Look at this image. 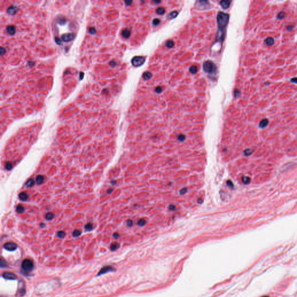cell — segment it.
<instances>
[{
    "label": "cell",
    "instance_id": "6da1fadb",
    "mask_svg": "<svg viewBox=\"0 0 297 297\" xmlns=\"http://www.w3.org/2000/svg\"><path fill=\"white\" fill-rule=\"evenodd\" d=\"M218 32L216 35V41H223L224 40L225 30L229 19V15L223 12H219L217 15Z\"/></svg>",
    "mask_w": 297,
    "mask_h": 297
},
{
    "label": "cell",
    "instance_id": "7a4b0ae2",
    "mask_svg": "<svg viewBox=\"0 0 297 297\" xmlns=\"http://www.w3.org/2000/svg\"><path fill=\"white\" fill-rule=\"evenodd\" d=\"M203 70L209 74H214L217 70V67L212 61L207 60L203 63Z\"/></svg>",
    "mask_w": 297,
    "mask_h": 297
},
{
    "label": "cell",
    "instance_id": "3957f363",
    "mask_svg": "<svg viewBox=\"0 0 297 297\" xmlns=\"http://www.w3.org/2000/svg\"><path fill=\"white\" fill-rule=\"evenodd\" d=\"M21 267H22V270L24 272L27 273H30V272L33 271L34 269V264L33 261L30 259H28L23 260V261L22 262Z\"/></svg>",
    "mask_w": 297,
    "mask_h": 297
},
{
    "label": "cell",
    "instance_id": "277c9868",
    "mask_svg": "<svg viewBox=\"0 0 297 297\" xmlns=\"http://www.w3.org/2000/svg\"><path fill=\"white\" fill-rule=\"evenodd\" d=\"M146 57L143 56H136L132 59L131 63L134 67H140L144 64Z\"/></svg>",
    "mask_w": 297,
    "mask_h": 297
},
{
    "label": "cell",
    "instance_id": "5b68a950",
    "mask_svg": "<svg viewBox=\"0 0 297 297\" xmlns=\"http://www.w3.org/2000/svg\"><path fill=\"white\" fill-rule=\"evenodd\" d=\"M75 38V34L73 33H65L62 35V40L64 42H70L73 41Z\"/></svg>",
    "mask_w": 297,
    "mask_h": 297
},
{
    "label": "cell",
    "instance_id": "8992f818",
    "mask_svg": "<svg viewBox=\"0 0 297 297\" xmlns=\"http://www.w3.org/2000/svg\"><path fill=\"white\" fill-rule=\"evenodd\" d=\"M4 247L5 250H8V251H15L17 248L18 246H17L16 244L13 243V242H8V243H5V244H4Z\"/></svg>",
    "mask_w": 297,
    "mask_h": 297
},
{
    "label": "cell",
    "instance_id": "52a82bcc",
    "mask_svg": "<svg viewBox=\"0 0 297 297\" xmlns=\"http://www.w3.org/2000/svg\"><path fill=\"white\" fill-rule=\"evenodd\" d=\"M196 3L197 4L198 9H201L202 10H204L205 9L209 8L207 7V6H210L208 2L207 1H198L197 2H196Z\"/></svg>",
    "mask_w": 297,
    "mask_h": 297
},
{
    "label": "cell",
    "instance_id": "ba28073f",
    "mask_svg": "<svg viewBox=\"0 0 297 297\" xmlns=\"http://www.w3.org/2000/svg\"><path fill=\"white\" fill-rule=\"evenodd\" d=\"M2 276L4 278H5V279L12 280H16L17 278V276L16 274H13V273L8 272H4L3 274H2Z\"/></svg>",
    "mask_w": 297,
    "mask_h": 297
},
{
    "label": "cell",
    "instance_id": "9c48e42d",
    "mask_svg": "<svg viewBox=\"0 0 297 297\" xmlns=\"http://www.w3.org/2000/svg\"><path fill=\"white\" fill-rule=\"evenodd\" d=\"M113 270H114L113 267L110 266H104L103 267H102V268L101 269V271H100L98 273V276L102 275V274L106 273L113 271Z\"/></svg>",
    "mask_w": 297,
    "mask_h": 297
},
{
    "label": "cell",
    "instance_id": "30bf717a",
    "mask_svg": "<svg viewBox=\"0 0 297 297\" xmlns=\"http://www.w3.org/2000/svg\"><path fill=\"white\" fill-rule=\"evenodd\" d=\"M6 32L9 35L13 36L16 32V29L13 25H9L6 27Z\"/></svg>",
    "mask_w": 297,
    "mask_h": 297
},
{
    "label": "cell",
    "instance_id": "8fae6325",
    "mask_svg": "<svg viewBox=\"0 0 297 297\" xmlns=\"http://www.w3.org/2000/svg\"><path fill=\"white\" fill-rule=\"evenodd\" d=\"M18 11V8L15 6H9V8L7 9V13L9 14V15H14L17 13Z\"/></svg>",
    "mask_w": 297,
    "mask_h": 297
},
{
    "label": "cell",
    "instance_id": "7c38bea8",
    "mask_svg": "<svg viewBox=\"0 0 297 297\" xmlns=\"http://www.w3.org/2000/svg\"><path fill=\"white\" fill-rule=\"evenodd\" d=\"M230 3H231V1H228V0H223V1H221L220 2V5H221V6H222V8L226 9L229 8Z\"/></svg>",
    "mask_w": 297,
    "mask_h": 297
},
{
    "label": "cell",
    "instance_id": "4fadbf2b",
    "mask_svg": "<svg viewBox=\"0 0 297 297\" xmlns=\"http://www.w3.org/2000/svg\"><path fill=\"white\" fill-rule=\"evenodd\" d=\"M121 34L125 38H128L131 36V31L129 29H125L122 31Z\"/></svg>",
    "mask_w": 297,
    "mask_h": 297
},
{
    "label": "cell",
    "instance_id": "5bb4252c",
    "mask_svg": "<svg viewBox=\"0 0 297 297\" xmlns=\"http://www.w3.org/2000/svg\"><path fill=\"white\" fill-rule=\"evenodd\" d=\"M57 22L59 25H65V24L66 23V22H67V19H66V18H65V17L60 16L57 18Z\"/></svg>",
    "mask_w": 297,
    "mask_h": 297
},
{
    "label": "cell",
    "instance_id": "9a60e30c",
    "mask_svg": "<svg viewBox=\"0 0 297 297\" xmlns=\"http://www.w3.org/2000/svg\"><path fill=\"white\" fill-rule=\"evenodd\" d=\"M178 15V12L177 11H172L171 13L168 14L167 16V18L168 20H172V19H174L176 17H177Z\"/></svg>",
    "mask_w": 297,
    "mask_h": 297
},
{
    "label": "cell",
    "instance_id": "2e32d148",
    "mask_svg": "<svg viewBox=\"0 0 297 297\" xmlns=\"http://www.w3.org/2000/svg\"><path fill=\"white\" fill-rule=\"evenodd\" d=\"M45 181V178L44 177L43 175H38L37 177H36V183L38 184V185H41L42 183H43Z\"/></svg>",
    "mask_w": 297,
    "mask_h": 297
},
{
    "label": "cell",
    "instance_id": "e0dca14e",
    "mask_svg": "<svg viewBox=\"0 0 297 297\" xmlns=\"http://www.w3.org/2000/svg\"><path fill=\"white\" fill-rule=\"evenodd\" d=\"M19 198L21 201L25 202L28 199V195L26 192H21L19 195Z\"/></svg>",
    "mask_w": 297,
    "mask_h": 297
},
{
    "label": "cell",
    "instance_id": "ac0fdd59",
    "mask_svg": "<svg viewBox=\"0 0 297 297\" xmlns=\"http://www.w3.org/2000/svg\"><path fill=\"white\" fill-rule=\"evenodd\" d=\"M269 124V120L267 119H263L261 121V122H260L259 123V127H261V128H264L266 127L267 125H268Z\"/></svg>",
    "mask_w": 297,
    "mask_h": 297
},
{
    "label": "cell",
    "instance_id": "d6986e66",
    "mask_svg": "<svg viewBox=\"0 0 297 297\" xmlns=\"http://www.w3.org/2000/svg\"><path fill=\"white\" fill-rule=\"evenodd\" d=\"M274 40L272 37L267 38L266 39L265 41V43L267 45H269V46L272 45L274 44Z\"/></svg>",
    "mask_w": 297,
    "mask_h": 297
},
{
    "label": "cell",
    "instance_id": "ffe728a7",
    "mask_svg": "<svg viewBox=\"0 0 297 297\" xmlns=\"http://www.w3.org/2000/svg\"><path fill=\"white\" fill-rule=\"evenodd\" d=\"M242 182L245 185H248L251 182V179H250V177H247V176H243L242 177Z\"/></svg>",
    "mask_w": 297,
    "mask_h": 297
},
{
    "label": "cell",
    "instance_id": "44dd1931",
    "mask_svg": "<svg viewBox=\"0 0 297 297\" xmlns=\"http://www.w3.org/2000/svg\"><path fill=\"white\" fill-rule=\"evenodd\" d=\"M16 211L18 213L22 214L24 211H25V208L23 207V206L22 205L19 204L17 205Z\"/></svg>",
    "mask_w": 297,
    "mask_h": 297
},
{
    "label": "cell",
    "instance_id": "7402d4cb",
    "mask_svg": "<svg viewBox=\"0 0 297 297\" xmlns=\"http://www.w3.org/2000/svg\"><path fill=\"white\" fill-rule=\"evenodd\" d=\"M142 77H143V78H144L145 80H147L150 79V78L152 77V73L150 72H149V71H146V72H145L144 73H143Z\"/></svg>",
    "mask_w": 297,
    "mask_h": 297
},
{
    "label": "cell",
    "instance_id": "603a6c76",
    "mask_svg": "<svg viewBox=\"0 0 297 297\" xmlns=\"http://www.w3.org/2000/svg\"><path fill=\"white\" fill-rule=\"evenodd\" d=\"M34 183H35L34 180L33 179H30L28 180V181L26 182V186L27 187L31 188V187H32L34 185Z\"/></svg>",
    "mask_w": 297,
    "mask_h": 297
},
{
    "label": "cell",
    "instance_id": "cb8c5ba5",
    "mask_svg": "<svg viewBox=\"0 0 297 297\" xmlns=\"http://www.w3.org/2000/svg\"><path fill=\"white\" fill-rule=\"evenodd\" d=\"M120 247V244L118 243H113L110 246V250L112 251H115L117 249H118Z\"/></svg>",
    "mask_w": 297,
    "mask_h": 297
},
{
    "label": "cell",
    "instance_id": "d4e9b609",
    "mask_svg": "<svg viewBox=\"0 0 297 297\" xmlns=\"http://www.w3.org/2000/svg\"><path fill=\"white\" fill-rule=\"evenodd\" d=\"M54 218V214L52 212H48L45 215V219L48 221H51Z\"/></svg>",
    "mask_w": 297,
    "mask_h": 297
},
{
    "label": "cell",
    "instance_id": "484cf974",
    "mask_svg": "<svg viewBox=\"0 0 297 297\" xmlns=\"http://www.w3.org/2000/svg\"><path fill=\"white\" fill-rule=\"evenodd\" d=\"M85 229L86 230H87V231H91V230H92L93 229L92 223H91V222H89V223H87L85 226Z\"/></svg>",
    "mask_w": 297,
    "mask_h": 297
},
{
    "label": "cell",
    "instance_id": "4316f807",
    "mask_svg": "<svg viewBox=\"0 0 297 297\" xmlns=\"http://www.w3.org/2000/svg\"><path fill=\"white\" fill-rule=\"evenodd\" d=\"M165 10L163 7H159L156 10V12L158 14V15H163L165 13Z\"/></svg>",
    "mask_w": 297,
    "mask_h": 297
},
{
    "label": "cell",
    "instance_id": "83f0119b",
    "mask_svg": "<svg viewBox=\"0 0 297 297\" xmlns=\"http://www.w3.org/2000/svg\"><path fill=\"white\" fill-rule=\"evenodd\" d=\"M189 70H190V72L191 73H192V74H196V73L197 72L198 69H197V67L196 66H192L190 67Z\"/></svg>",
    "mask_w": 297,
    "mask_h": 297
},
{
    "label": "cell",
    "instance_id": "f1b7e54d",
    "mask_svg": "<svg viewBox=\"0 0 297 297\" xmlns=\"http://www.w3.org/2000/svg\"><path fill=\"white\" fill-rule=\"evenodd\" d=\"M165 45L167 46V48H172L173 46H174V43L173 41L172 40H168L167 41V43L165 44Z\"/></svg>",
    "mask_w": 297,
    "mask_h": 297
},
{
    "label": "cell",
    "instance_id": "f546056e",
    "mask_svg": "<svg viewBox=\"0 0 297 297\" xmlns=\"http://www.w3.org/2000/svg\"><path fill=\"white\" fill-rule=\"evenodd\" d=\"M81 233H82V232H81V230H78V229H76V230H74V231H73V236H74V237H78V236H80V235L81 234Z\"/></svg>",
    "mask_w": 297,
    "mask_h": 297
},
{
    "label": "cell",
    "instance_id": "4dcf8cb0",
    "mask_svg": "<svg viewBox=\"0 0 297 297\" xmlns=\"http://www.w3.org/2000/svg\"><path fill=\"white\" fill-rule=\"evenodd\" d=\"M146 223V221L144 218H140V219H139L138 222V225L140 226H143L144 225H145Z\"/></svg>",
    "mask_w": 297,
    "mask_h": 297
},
{
    "label": "cell",
    "instance_id": "1f68e13d",
    "mask_svg": "<svg viewBox=\"0 0 297 297\" xmlns=\"http://www.w3.org/2000/svg\"><path fill=\"white\" fill-rule=\"evenodd\" d=\"M177 138H178V140L179 141L183 142L186 139V135L184 134H182V133H181V134L178 135V136H177Z\"/></svg>",
    "mask_w": 297,
    "mask_h": 297
},
{
    "label": "cell",
    "instance_id": "d6a6232c",
    "mask_svg": "<svg viewBox=\"0 0 297 297\" xmlns=\"http://www.w3.org/2000/svg\"><path fill=\"white\" fill-rule=\"evenodd\" d=\"M12 167H13V165H12V163H11V162L8 161L5 163V168H6V170H11V169L12 168Z\"/></svg>",
    "mask_w": 297,
    "mask_h": 297
},
{
    "label": "cell",
    "instance_id": "836d02e7",
    "mask_svg": "<svg viewBox=\"0 0 297 297\" xmlns=\"http://www.w3.org/2000/svg\"><path fill=\"white\" fill-rule=\"evenodd\" d=\"M252 153H253V150L250 149H246V150L244 151V155L246 156H248L251 155V154H252Z\"/></svg>",
    "mask_w": 297,
    "mask_h": 297
},
{
    "label": "cell",
    "instance_id": "e575fe53",
    "mask_svg": "<svg viewBox=\"0 0 297 297\" xmlns=\"http://www.w3.org/2000/svg\"><path fill=\"white\" fill-rule=\"evenodd\" d=\"M65 235H66L65 232H63V231H59L57 233V237H59V238H63V237H64Z\"/></svg>",
    "mask_w": 297,
    "mask_h": 297
},
{
    "label": "cell",
    "instance_id": "d590c367",
    "mask_svg": "<svg viewBox=\"0 0 297 297\" xmlns=\"http://www.w3.org/2000/svg\"><path fill=\"white\" fill-rule=\"evenodd\" d=\"M226 185L229 188L233 189L234 188V185H233V182H232V181H230V180H228V181H226Z\"/></svg>",
    "mask_w": 297,
    "mask_h": 297
},
{
    "label": "cell",
    "instance_id": "8d00e7d4",
    "mask_svg": "<svg viewBox=\"0 0 297 297\" xmlns=\"http://www.w3.org/2000/svg\"><path fill=\"white\" fill-rule=\"evenodd\" d=\"M1 267H5L8 266L6 261H5L4 259H3L2 258L1 259Z\"/></svg>",
    "mask_w": 297,
    "mask_h": 297
},
{
    "label": "cell",
    "instance_id": "74e56055",
    "mask_svg": "<svg viewBox=\"0 0 297 297\" xmlns=\"http://www.w3.org/2000/svg\"><path fill=\"white\" fill-rule=\"evenodd\" d=\"M160 20L158 18H156V19H154V20H153V25H154V26H157V25H158L160 23Z\"/></svg>",
    "mask_w": 297,
    "mask_h": 297
},
{
    "label": "cell",
    "instance_id": "f35d334b",
    "mask_svg": "<svg viewBox=\"0 0 297 297\" xmlns=\"http://www.w3.org/2000/svg\"><path fill=\"white\" fill-rule=\"evenodd\" d=\"M285 16V13L284 12H280L277 15V18L279 19H282Z\"/></svg>",
    "mask_w": 297,
    "mask_h": 297
},
{
    "label": "cell",
    "instance_id": "ab89813d",
    "mask_svg": "<svg viewBox=\"0 0 297 297\" xmlns=\"http://www.w3.org/2000/svg\"><path fill=\"white\" fill-rule=\"evenodd\" d=\"M89 32L91 34H94L96 33V30L95 27H90L89 29Z\"/></svg>",
    "mask_w": 297,
    "mask_h": 297
},
{
    "label": "cell",
    "instance_id": "60d3db41",
    "mask_svg": "<svg viewBox=\"0 0 297 297\" xmlns=\"http://www.w3.org/2000/svg\"><path fill=\"white\" fill-rule=\"evenodd\" d=\"M187 191H188V189H187V188H184L180 190V194H181V195H185V194L186 193Z\"/></svg>",
    "mask_w": 297,
    "mask_h": 297
},
{
    "label": "cell",
    "instance_id": "b9f144b4",
    "mask_svg": "<svg viewBox=\"0 0 297 297\" xmlns=\"http://www.w3.org/2000/svg\"><path fill=\"white\" fill-rule=\"evenodd\" d=\"M5 53H6V50H5L4 48L1 46V47L0 48V55H1V56H3Z\"/></svg>",
    "mask_w": 297,
    "mask_h": 297
},
{
    "label": "cell",
    "instance_id": "7bdbcfd3",
    "mask_svg": "<svg viewBox=\"0 0 297 297\" xmlns=\"http://www.w3.org/2000/svg\"><path fill=\"white\" fill-rule=\"evenodd\" d=\"M133 224V221L131 220V219H128V220H127V221H126V225H127V226H128V227H131Z\"/></svg>",
    "mask_w": 297,
    "mask_h": 297
},
{
    "label": "cell",
    "instance_id": "ee69618b",
    "mask_svg": "<svg viewBox=\"0 0 297 297\" xmlns=\"http://www.w3.org/2000/svg\"><path fill=\"white\" fill-rule=\"evenodd\" d=\"M55 42L56 43V44L58 45H62V40H60L59 38H58L57 37H56L55 38Z\"/></svg>",
    "mask_w": 297,
    "mask_h": 297
},
{
    "label": "cell",
    "instance_id": "f6af8a7d",
    "mask_svg": "<svg viewBox=\"0 0 297 297\" xmlns=\"http://www.w3.org/2000/svg\"><path fill=\"white\" fill-rule=\"evenodd\" d=\"M162 91H163V89H162V88L160 87V86H158V87H157L155 89V91L157 93H158V94H159V93H161L162 92Z\"/></svg>",
    "mask_w": 297,
    "mask_h": 297
},
{
    "label": "cell",
    "instance_id": "bcb514c9",
    "mask_svg": "<svg viewBox=\"0 0 297 297\" xmlns=\"http://www.w3.org/2000/svg\"><path fill=\"white\" fill-rule=\"evenodd\" d=\"M168 208H169V209H170V210H171V211L175 210V209H176V206H175V205H173V204H171V205H169Z\"/></svg>",
    "mask_w": 297,
    "mask_h": 297
},
{
    "label": "cell",
    "instance_id": "7dc6e473",
    "mask_svg": "<svg viewBox=\"0 0 297 297\" xmlns=\"http://www.w3.org/2000/svg\"><path fill=\"white\" fill-rule=\"evenodd\" d=\"M234 95L236 97L239 96L240 95V92L239 91V90H238V89L235 90L234 92Z\"/></svg>",
    "mask_w": 297,
    "mask_h": 297
},
{
    "label": "cell",
    "instance_id": "c3c4849f",
    "mask_svg": "<svg viewBox=\"0 0 297 297\" xmlns=\"http://www.w3.org/2000/svg\"><path fill=\"white\" fill-rule=\"evenodd\" d=\"M124 2H125V4H126V5H131L132 4V2H133V1H125Z\"/></svg>",
    "mask_w": 297,
    "mask_h": 297
},
{
    "label": "cell",
    "instance_id": "681fc988",
    "mask_svg": "<svg viewBox=\"0 0 297 297\" xmlns=\"http://www.w3.org/2000/svg\"><path fill=\"white\" fill-rule=\"evenodd\" d=\"M109 64H110V66H112V67H114V66H116V63L114 61H113V60H112V61H111L109 63Z\"/></svg>",
    "mask_w": 297,
    "mask_h": 297
},
{
    "label": "cell",
    "instance_id": "f907efd6",
    "mask_svg": "<svg viewBox=\"0 0 297 297\" xmlns=\"http://www.w3.org/2000/svg\"><path fill=\"white\" fill-rule=\"evenodd\" d=\"M120 235L118 233H117V232H115L113 234V237L115 238V239H118V238L119 237Z\"/></svg>",
    "mask_w": 297,
    "mask_h": 297
},
{
    "label": "cell",
    "instance_id": "816d5d0a",
    "mask_svg": "<svg viewBox=\"0 0 297 297\" xmlns=\"http://www.w3.org/2000/svg\"><path fill=\"white\" fill-rule=\"evenodd\" d=\"M202 202H203V200L202 199V198H199L197 199V203L200 204H202Z\"/></svg>",
    "mask_w": 297,
    "mask_h": 297
},
{
    "label": "cell",
    "instance_id": "f5cc1de1",
    "mask_svg": "<svg viewBox=\"0 0 297 297\" xmlns=\"http://www.w3.org/2000/svg\"><path fill=\"white\" fill-rule=\"evenodd\" d=\"M80 79L81 80H82L83 77H84V73H82V72H80Z\"/></svg>",
    "mask_w": 297,
    "mask_h": 297
},
{
    "label": "cell",
    "instance_id": "db71d44e",
    "mask_svg": "<svg viewBox=\"0 0 297 297\" xmlns=\"http://www.w3.org/2000/svg\"><path fill=\"white\" fill-rule=\"evenodd\" d=\"M291 82H294V83H295V84H296V83H297V78H292V79L291 80Z\"/></svg>",
    "mask_w": 297,
    "mask_h": 297
},
{
    "label": "cell",
    "instance_id": "11a10c76",
    "mask_svg": "<svg viewBox=\"0 0 297 297\" xmlns=\"http://www.w3.org/2000/svg\"><path fill=\"white\" fill-rule=\"evenodd\" d=\"M27 64H28V65H29V66H34V63L33 62L30 61V62H28Z\"/></svg>",
    "mask_w": 297,
    "mask_h": 297
},
{
    "label": "cell",
    "instance_id": "9f6ffc18",
    "mask_svg": "<svg viewBox=\"0 0 297 297\" xmlns=\"http://www.w3.org/2000/svg\"><path fill=\"white\" fill-rule=\"evenodd\" d=\"M113 189L110 188V189H109L107 190V193L108 194H110L111 193H112V191H113Z\"/></svg>",
    "mask_w": 297,
    "mask_h": 297
},
{
    "label": "cell",
    "instance_id": "6f0895ef",
    "mask_svg": "<svg viewBox=\"0 0 297 297\" xmlns=\"http://www.w3.org/2000/svg\"><path fill=\"white\" fill-rule=\"evenodd\" d=\"M292 27H293V26H289L287 27V30H291L292 29Z\"/></svg>",
    "mask_w": 297,
    "mask_h": 297
},
{
    "label": "cell",
    "instance_id": "680465c9",
    "mask_svg": "<svg viewBox=\"0 0 297 297\" xmlns=\"http://www.w3.org/2000/svg\"><path fill=\"white\" fill-rule=\"evenodd\" d=\"M40 226L41 227H44L45 226V223H40Z\"/></svg>",
    "mask_w": 297,
    "mask_h": 297
},
{
    "label": "cell",
    "instance_id": "91938a15",
    "mask_svg": "<svg viewBox=\"0 0 297 297\" xmlns=\"http://www.w3.org/2000/svg\"><path fill=\"white\" fill-rule=\"evenodd\" d=\"M153 2H155V3H160V2H161V1H153Z\"/></svg>",
    "mask_w": 297,
    "mask_h": 297
},
{
    "label": "cell",
    "instance_id": "94428289",
    "mask_svg": "<svg viewBox=\"0 0 297 297\" xmlns=\"http://www.w3.org/2000/svg\"><path fill=\"white\" fill-rule=\"evenodd\" d=\"M268 297V296H264V297Z\"/></svg>",
    "mask_w": 297,
    "mask_h": 297
}]
</instances>
